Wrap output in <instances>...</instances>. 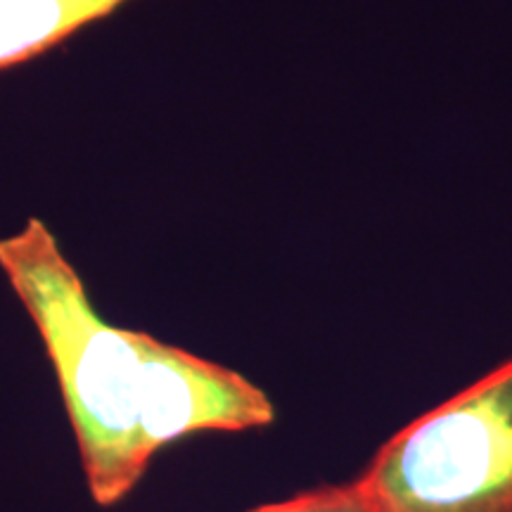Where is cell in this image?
Instances as JSON below:
<instances>
[{
    "instance_id": "1",
    "label": "cell",
    "mask_w": 512,
    "mask_h": 512,
    "mask_svg": "<svg viewBox=\"0 0 512 512\" xmlns=\"http://www.w3.org/2000/svg\"><path fill=\"white\" fill-rule=\"evenodd\" d=\"M0 268L46 344L100 508L124 501L178 439L273 425V401L245 375L107 323L41 219L0 238Z\"/></svg>"
},
{
    "instance_id": "2",
    "label": "cell",
    "mask_w": 512,
    "mask_h": 512,
    "mask_svg": "<svg viewBox=\"0 0 512 512\" xmlns=\"http://www.w3.org/2000/svg\"><path fill=\"white\" fill-rule=\"evenodd\" d=\"M356 482L373 512H512V358L394 434Z\"/></svg>"
},
{
    "instance_id": "3",
    "label": "cell",
    "mask_w": 512,
    "mask_h": 512,
    "mask_svg": "<svg viewBox=\"0 0 512 512\" xmlns=\"http://www.w3.org/2000/svg\"><path fill=\"white\" fill-rule=\"evenodd\" d=\"M128 0H0V72L43 55Z\"/></svg>"
},
{
    "instance_id": "4",
    "label": "cell",
    "mask_w": 512,
    "mask_h": 512,
    "mask_svg": "<svg viewBox=\"0 0 512 512\" xmlns=\"http://www.w3.org/2000/svg\"><path fill=\"white\" fill-rule=\"evenodd\" d=\"M249 512H373V508L358 482H349L302 491L285 501L259 505Z\"/></svg>"
}]
</instances>
